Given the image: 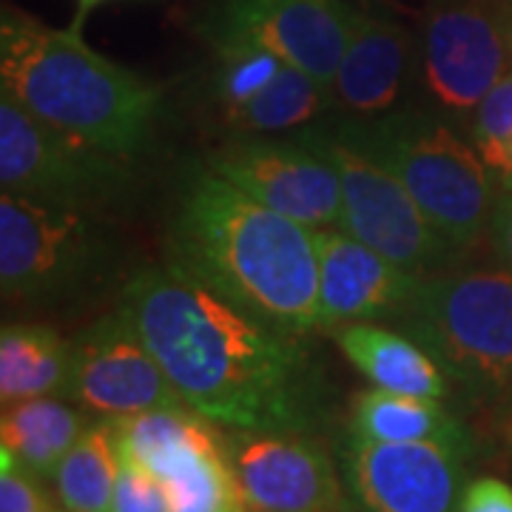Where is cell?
<instances>
[{"label":"cell","mask_w":512,"mask_h":512,"mask_svg":"<svg viewBox=\"0 0 512 512\" xmlns=\"http://www.w3.org/2000/svg\"><path fill=\"white\" fill-rule=\"evenodd\" d=\"M168 262L276 328H319L316 228L262 205L208 165L185 174Z\"/></svg>","instance_id":"7a4b0ae2"},{"label":"cell","mask_w":512,"mask_h":512,"mask_svg":"<svg viewBox=\"0 0 512 512\" xmlns=\"http://www.w3.org/2000/svg\"><path fill=\"white\" fill-rule=\"evenodd\" d=\"M512 134V69L498 83L490 94L481 100V106L470 120V140L478 148L484 165L490 168L495 154L507 143Z\"/></svg>","instance_id":"484cf974"},{"label":"cell","mask_w":512,"mask_h":512,"mask_svg":"<svg viewBox=\"0 0 512 512\" xmlns=\"http://www.w3.org/2000/svg\"><path fill=\"white\" fill-rule=\"evenodd\" d=\"M490 174H493L501 194H512V134L507 137V143L501 146V151L495 154L493 163H490Z\"/></svg>","instance_id":"4dcf8cb0"},{"label":"cell","mask_w":512,"mask_h":512,"mask_svg":"<svg viewBox=\"0 0 512 512\" xmlns=\"http://www.w3.org/2000/svg\"><path fill=\"white\" fill-rule=\"evenodd\" d=\"M128 160L60 134L0 92V185L3 194L92 208L128 188Z\"/></svg>","instance_id":"ba28073f"},{"label":"cell","mask_w":512,"mask_h":512,"mask_svg":"<svg viewBox=\"0 0 512 512\" xmlns=\"http://www.w3.org/2000/svg\"><path fill=\"white\" fill-rule=\"evenodd\" d=\"M353 9L342 0H217L202 35L245 37L322 86H333L345 55Z\"/></svg>","instance_id":"5bb4252c"},{"label":"cell","mask_w":512,"mask_h":512,"mask_svg":"<svg viewBox=\"0 0 512 512\" xmlns=\"http://www.w3.org/2000/svg\"><path fill=\"white\" fill-rule=\"evenodd\" d=\"M111 512H168L163 481L151 476L143 467H137L134 461L120 458Z\"/></svg>","instance_id":"83f0119b"},{"label":"cell","mask_w":512,"mask_h":512,"mask_svg":"<svg viewBox=\"0 0 512 512\" xmlns=\"http://www.w3.org/2000/svg\"><path fill=\"white\" fill-rule=\"evenodd\" d=\"M342 123L362 146L382 160L419 202L458 254L476 251L490 239L495 180L473 140L433 106L393 109L376 120Z\"/></svg>","instance_id":"277c9868"},{"label":"cell","mask_w":512,"mask_h":512,"mask_svg":"<svg viewBox=\"0 0 512 512\" xmlns=\"http://www.w3.org/2000/svg\"><path fill=\"white\" fill-rule=\"evenodd\" d=\"M458 512H512V487L501 478H476L464 487Z\"/></svg>","instance_id":"f1b7e54d"},{"label":"cell","mask_w":512,"mask_h":512,"mask_svg":"<svg viewBox=\"0 0 512 512\" xmlns=\"http://www.w3.org/2000/svg\"><path fill=\"white\" fill-rule=\"evenodd\" d=\"M0 86L37 120L83 146L131 160L151 143L163 92L80 37L6 6L0 18Z\"/></svg>","instance_id":"3957f363"},{"label":"cell","mask_w":512,"mask_h":512,"mask_svg":"<svg viewBox=\"0 0 512 512\" xmlns=\"http://www.w3.org/2000/svg\"><path fill=\"white\" fill-rule=\"evenodd\" d=\"M493 6L498 23H501V32H504V40H507V49L512 55V0H493Z\"/></svg>","instance_id":"d6a6232c"},{"label":"cell","mask_w":512,"mask_h":512,"mask_svg":"<svg viewBox=\"0 0 512 512\" xmlns=\"http://www.w3.org/2000/svg\"><path fill=\"white\" fill-rule=\"evenodd\" d=\"M325 109H333L328 86L285 63L271 86H265L245 106L222 111L220 120L234 134H282L291 128L311 126Z\"/></svg>","instance_id":"7402d4cb"},{"label":"cell","mask_w":512,"mask_h":512,"mask_svg":"<svg viewBox=\"0 0 512 512\" xmlns=\"http://www.w3.org/2000/svg\"><path fill=\"white\" fill-rule=\"evenodd\" d=\"M339 350L373 387L390 393L447 399L453 384L433 356L407 333L387 330L376 322H350L330 330Z\"/></svg>","instance_id":"e0dca14e"},{"label":"cell","mask_w":512,"mask_h":512,"mask_svg":"<svg viewBox=\"0 0 512 512\" xmlns=\"http://www.w3.org/2000/svg\"><path fill=\"white\" fill-rule=\"evenodd\" d=\"M467 456L456 447L390 444L348 430L339 444L348 512H458Z\"/></svg>","instance_id":"8fae6325"},{"label":"cell","mask_w":512,"mask_h":512,"mask_svg":"<svg viewBox=\"0 0 512 512\" xmlns=\"http://www.w3.org/2000/svg\"><path fill=\"white\" fill-rule=\"evenodd\" d=\"M123 308L188 407L225 430L313 436L330 384L308 336L282 330L171 262L128 279Z\"/></svg>","instance_id":"6da1fadb"},{"label":"cell","mask_w":512,"mask_h":512,"mask_svg":"<svg viewBox=\"0 0 512 512\" xmlns=\"http://www.w3.org/2000/svg\"><path fill=\"white\" fill-rule=\"evenodd\" d=\"M89 413L63 396H37L3 404L0 447L20 458L40 478H55L60 461L89 430Z\"/></svg>","instance_id":"ffe728a7"},{"label":"cell","mask_w":512,"mask_h":512,"mask_svg":"<svg viewBox=\"0 0 512 512\" xmlns=\"http://www.w3.org/2000/svg\"><path fill=\"white\" fill-rule=\"evenodd\" d=\"M495 421H498V430L504 441L512 447V387L501 396V402L495 404Z\"/></svg>","instance_id":"1f68e13d"},{"label":"cell","mask_w":512,"mask_h":512,"mask_svg":"<svg viewBox=\"0 0 512 512\" xmlns=\"http://www.w3.org/2000/svg\"><path fill=\"white\" fill-rule=\"evenodd\" d=\"M100 3H103V0H77V20H74V26L80 29V20L86 18L94 6H100Z\"/></svg>","instance_id":"836d02e7"},{"label":"cell","mask_w":512,"mask_h":512,"mask_svg":"<svg viewBox=\"0 0 512 512\" xmlns=\"http://www.w3.org/2000/svg\"><path fill=\"white\" fill-rule=\"evenodd\" d=\"M163 487L168 512H251L225 450L185 461L163 478Z\"/></svg>","instance_id":"d4e9b609"},{"label":"cell","mask_w":512,"mask_h":512,"mask_svg":"<svg viewBox=\"0 0 512 512\" xmlns=\"http://www.w3.org/2000/svg\"><path fill=\"white\" fill-rule=\"evenodd\" d=\"M63 399L103 421L185 404L123 305L72 339V373Z\"/></svg>","instance_id":"30bf717a"},{"label":"cell","mask_w":512,"mask_h":512,"mask_svg":"<svg viewBox=\"0 0 512 512\" xmlns=\"http://www.w3.org/2000/svg\"><path fill=\"white\" fill-rule=\"evenodd\" d=\"M393 322L467 399L495 407L512 387V271L501 262L421 276Z\"/></svg>","instance_id":"5b68a950"},{"label":"cell","mask_w":512,"mask_h":512,"mask_svg":"<svg viewBox=\"0 0 512 512\" xmlns=\"http://www.w3.org/2000/svg\"><path fill=\"white\" fill-rule=\"evenodd\" d=\"M416 55L419 46L404 26L353 9L345 55L330 86L333 109L350 120H376L393 111L416 74Z\"/></svg>","instance_id":"2e32d148"},{"label":"cell","mask_w":512,"mask_h":512,"mask_svg":"<svg viewBox=\"0 0 512 512\" xmlns=\"http://www.w3.org/2000/svg\"><path fill=\"white\" fill-rule=\"evenodd\" d=\"M205 40L214 52L211 92H214V103L220 114L254 100L256 94L265 86H271L276 74L285 69L282 57L245 37L205 35Z\"/></svg>","instance_id":"cb8c5ba5"},{"label":"cell","mask_w":512,"mask_h":512,"mask_svg":"<svg viewBox=\"0 0 512 512\" xmlns=\"http://www.w3.org/2000/svg\"><path fill=\"white\" fill-rule=\"evenodd\" d=\"M296 134L330 160L339 174V231L365 242L416 276L441 274L461 262L464 254L447 242L427 220L419 202L399 183V177L382 160H376L342 120L302 126Z\"/></svg>","instance_id":"8992f818"},{"label":"cell","mask_w":512,"mask_h":512,"mask_svg":"<svg viewBox=\"0 0 512 512\" xmlns=\"http://www.w3.org/2000/svg\"><path fill=\"white\" fill-rule=\"evenodd\" d=\"M46 512H69V510H57L55 504H52V507H49V510H46Z\"/></svg>","instance_id":"e575fe53"},{"label":"cell","mask_w":512,"mask_h":512,"mask_svg":"<svg viewBox=\"0 0 512 512\" xmlns=\"http://www.w3.org/2000/svg\"><path fill=\"white\" fill-rule=\"evenodd\" d=\"M49 507L40 476L0 447V512H46Z\"/></svg>","instance_id":"4316f807"},{"label":"cell","mask_w":512,"mask_h":512,"mask_svg":"<svg viewBox=\"0 0 512 512\" xmlns=\"http://www.w3.org/2000/svg\"><path fill=\"white\" fill-rule=\"evenodd\" d=\"M316 256L322 330L350 322H393L419 288L421 276L339 228H316Z\"/></svg>","instance_id":"9a60e30c"},{"label":"cell","mask_w":512,"mask_h":512,"mask_svg":"<svg viewBox=\"0 0 512 512\" xmlns=\"http://www.w3.org/2000/svg\"><path fill=\"white\" fill-rule=\"evenodd\" d=\"M490 245L498 262L512 271V194H498L490 222Z\"/></svg>","instance_id":"f546056e"},{"label":"cell","mask_w":512,"mask_h":512,"mask_svg":"<svg viewBox=\"0 0 512 512\" xmlns=\"http://www.w3.org/2000/svg\"><path fill=\"white\" fill-rule=\"evenodd\" d=\"M225 458L251 512H348L339 461L308 433L228 430Z\"/></svg>","instance_id":"4fadbf2b"},{"label":"cell","mask_w":512,"mask_h":512,"mask_svg":"<svg viewBox=\"0 0 512 512\" xmlns=\"http://www.w3.org/2000/svg\"><path fill=\"white\" fill-rule=\"evenodd\" d=\"M350 430L373 441L390 444H439L470 453L473 439L467 427L441 407L439 399L390 393L382 387H370L356 396Z\"/></svg>","instance_id":"d6986e66"},{"label":"cell","mask_w":512,"mask_h":512,"mask_svg":"<svg viewBox=\"0 0 512 512\" xmlns=\"http://www.w3.org/2000/svg\"><path fill=\"white\" fill-rule=\"evenodd\" d=\"M416 46L427 106L453 123H470L481 100L512 69L493 0H430Z\"/></svg>","instance_id":"9c48e42d"},{"label":"cell","mask_w":512,"mask_h":512,"mask_svg":"<svg viewBox=\"0 0 512 512\" xmlns=\"http://www.w3.org/2000/svg\"><path fill=\"white\" fill-rule=\"evenodd\" d=\"M109 242L86 208L0 197V288L6 299L52 302L103 271Z\"/></svg>","instance_id":"52a82bcc"},{"label":"cell","mask_w":512,"mask_h":512,"mask_svg":"<svg viewBox=\"0 0 512 512\" xmlns=\"http://www.w3.org/2000/svg\"><path fill=\"white\" fill-rule=\"evenodd\" d=\"M72 342L43 325H3L0 330V402L66 396Z\"/></svg>","instance_id":"44dd1931"},{"label":"cell","mask_w":512,"mask_h":512,"mask_svg":"<svg viewBox=\"0 0 512 512\" xmlns=\"http://www.w3.org/2000/svg\"><path fill=\"white\" fill-rule=\"evenodd\" d=\"M120 456L111 421L97 419L60 461L55 487L60 507L69 512H111Z\"/></svg>","instance_id":"603a6c76"},{"label":"cell","mask_w":512,"mask_h":512,"mask_svg":"<svg viewBox=\"0 0 512 512\" xmlns=\"http://www.w3.org/2000/svg\"><path fill=\"white\" fill-rule=\"evenodd\" d=\"M111 427L117 456L134 461L160 481L191 458L225 450V433H220V424L205 419L188 404L111 421Z\"/></svg>","instance_id":"ac0fdd59"},{"label":"cell","mask_w":512,"mask_h":512,"mask_svg":"<svg viewBox=\"0 0 512 512\" xmlns=\"http://www.w3.org/2000/svg\"><path fill=\"white\" fill-rule=\"evenodd\" d=\"M205 165L262 205L308 228L339 225V174L299 134H234Z\"/></svg>","instance_id":"7c38bea8"}]
</instances>
